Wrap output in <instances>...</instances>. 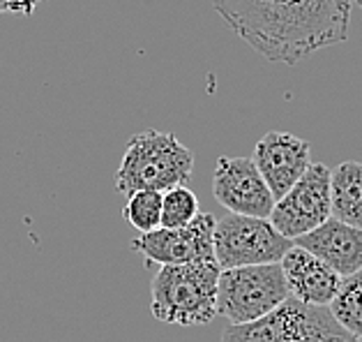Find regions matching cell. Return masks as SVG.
<instances>
[{"instance_id": "5b68a950", "label": "cell", "mask_w": 362, "mask_h": 342, "mask_svg": "<svg viewBox=\"0 0 362 342\" xmlns=\"http://www.w3.org/2000/svg\"><path fill=\"white\" fill-rule=\"evenodd\" d=\"M215 259L219 268L279 264L293 241L275 229L268 217L226 213L215 222Z\"/></svg>"}, {"instance_id": "d6986e66", "label": "cell", "mask_w": 362, "mask_h": 342, "mask_svg": "<svg viewBox=\"0 0 362 342\" xmlns=\"http://www.w3.org/2000/svg\"><path fill=\"white\" fill-rule=\"evenodd\" d=\"M351 3H353V5H360V7H362V0H351Z\"/></svg>"}, {"instance_id": "8992f818", "label": "cell", "mask_w": 362, "mask_h": 342, "mask_svg": "<svg viewBox=\"0 0 362 342\" xmlns=\"http://www.w3.org/2000/svg\"><path fill=\"white\" fill-rule=\"evenodd\" d=\"M332 217L330 201V166L323 162H312L305 176L279 197L272 206L268 220L279 234L296 241Z\"/></svg>"}, {"instance_id": "ac0fdd59", "label": "cell", "mask_w": 362, "mask_h": 342, "mask_svg": "<svg viewBox=\"0 0 362 342\" xmlns=\"http://www.w3.org/2000/svg\"><path fill=\"white\" fill-rule=\"evenodd\" d=\"M5 12L30 14L33 12V3H30V0H0V14H5Z\"/></svg>"}, {"instance_id": "4fadbf2b", "label": "cell", "mask_w": 362, "mask_h": 342, "mask_svg": "<svg viewBox=\"0 0 362 342\" xmlns=\"http://www.w3.org/2000/svg\"><path fill=\"white\" fill-rule=\"evenodd\" d=\"M332 217L362 229V162L349 160L330 169Z\"/></svg>"}, {"instance_id": "5bb4252c", "label": "cell", "mask_w": 362, "mask_h": 342, "mask_svg": "<svg viewBox=\"0 0 362 342\" xmlns=\"http://www.w3.org/2000/svg\"><path fill=\"white\" fill-rule=\"evenodd\" d=\"M296 342H362L334 319L328 305L300 303Z\"/></svg>"}, {"instance_id": "3957f363", "label": "cell", "mask_w": 362, "mask_h": 342, "mask_svg": "<svg viewBox=\"0 0 362 342\" xmlns=\"http://www.w3.org/2000/svg\"><path fill=\"white\" fill-rule=\"evenodd\" d=\"M194 171V153L175 135L144 130L127 142L116 171V190L134 195L139 190L166 192L187 186Z\"/></svg>"}, {"instance_id": "e0dca14e", "label": "cell", "mask_w": 362, "mask_h": 342, "mask_svg": "<svg viewBox=\"0 0 362 342\" xmlns=\"http://www.w3.org/2000/svg\"><path fill=\"white\" fill-rule=\"evenodd\" d=\"M201 213L199 197L187 186H178L162 192V224L166 229L187 227Z\"/></svg>"}, {"instance_id": "8fae6325", "label": "cell", "mask_w": 362, "mask_h": 342, "mask_svg": "<svg viewBox=\"0 0 362 342\" xmlns=\"http://www.w3.org/2000/svg\"><path fill=\"white\" fill-rule=\"evenodd\" d=\"M300 248L325 261L341 278L362 268V229L330 217L321 227L293 241Z\"/></svg>"}, {"instance_id": "2e32d148", "label": "cell", "mask_w": 362, "mask_h": 342, "mask_svg": "<svg viewBox=\"0 0 362 342\" xmlns=\"http://www.w3.org/2000/svg\"><path fill=\"white\" fill-rule=\"evenodd\" d=\"M125 220L139 234L155 232L162 224V192L157 190H139L127 197Z\"/></svg>"}, {"instance_id": "ba28073f", "label": "cell", "mask_w": 362, "mask_h": 342, "mask_svg": "<svg viewBox=\"0 0 362 342\" xmlns=\"http://www.w3.org/2000/svg\"><path fill=\"white\" fill-rule=\"evenodd\" d=\"M213 195L228 213L270 217L275 197L252 157H219L213 171Z\"/></svg>"}, {"instance_id": "30bf717a", "label": "cell", "mask_w": 362, "mask_h": 342, "mask_svg": "<svg viewBox=\"0 0 362 342\" xmlns=\"http://www.w3.org/2000/svg\"><path fill=\"white\" fill-rule=\"evenodd\" d=\"M284 270L288 294L307 305H330L341 285V275L325 261L293 243L284 259L279 261Z\"/></svg>"}, {"instance_id": "52a82bcc", "label": "cell", "mask_w": 362, "mask_h": 342, "mask_svg": "<svg viewBox=\"0 0 362 342\" xmlns=\"http://www.w3.org/2000/svg\"><path fill=\"white\" fill-rule=\"evenodd\" d=\"M215 222L217 220L210 213H199L187 227H178V229L157 227L155 232L141 234L132 241V250L160 266L215 259Z\"/></svg>"}, {"instance_id": "7c38bea8", "label": "cell", "mask_w": 362, "mask_h": 342, "mask_svg": "<svg viewBox=\"0 0 362 342\" xmlns=\"http://www.w3.org/2000/svg\"><path fill=\"white\" fill-rule=\"evenodd\" d=\"M298 317L300 301L288 296L266 317L250 324H228L222 333V342H296Z\"/></svg>"}, {"instance_id": "6da1fadb", "label": "cell", "mask_w": 362, "mask_h": 342, "mask_svg": "<svg viewBox=\"0 0 362 342\" xmlns=\"http://www.w3.org/2000/svg\"><path fill=\"white\" fill-rule=\"evenodd\" d=\"M238 38L270 63L298 65L349 40L351 0H210Z\"/></svg>"}, {"instance_id": "ffe728a7", "label": "cell", "mask_w": 362, "mask_h": 342, "mask_svg": "<svg viewBox=\"0 0 362 342\" xmlns=\"http://www.w3.org/2000/svg\"><path fill=\"white\" fill-rule=\"evenodd\" d=\"M30 3H33V5H35V3H37V0H30Z\"/></svg>"}, {"instance_id": "7a4b0ae2", "label": "cell", "mask_w": 362, "mask_h": 342, "mask_svg": "<svg viewBox=\"0 0 362 342\" xmlns=\"http://www.w3.org/2000/svg\"><path fill=\"white\" fill-rule=\"evenodd\" d=\"M217 259L160 266L150 285V310L157 321L203 326L217 317Z\"/></svg>"}, {"instance_id": "9c48e42d", "label": "cell", "mask_w": 362, "mask_h": 342, "mask_svg": "<svg viewBox=\"0 0 362 342\" xmlns=\"http://www.w3.org/2000/svg\"><path fill=\"white\" fill-rule=\"evenodd\" d=\"M312 146L291 132H266L254 146L252 160L266 178L275 201L305 176L312 164Z\"/></svg>"}, {"instance_id": "9a60e30c", "label": "cell", "mask_w": 362, "mask_h": 342, "mask_svg": "<svg viewBox=\"0 0 362 342\" xmlns=\"http://www.w3.org/2000/svg\"><path fill=\"white\" fill-rule=\"evenodd\" d=\"M328 308L344 329L362 340V268L341 278V285Z\"/></svg>"}, {"instance_id": "277c9868", "label": "cell", "mask_w": 362, "mask_h": 342, "mask_svg": "<svg viewBox=\"0 0 362 342\" xmlns=\"http://www.w3.org/2000/svg\"><path fill=\"white\" fill-rule=\"evenodd\" d=\"M288 296L281 264L222 268L217 283V314L228 324H250L279 308Z\"/></svg>"}]
</instances>
